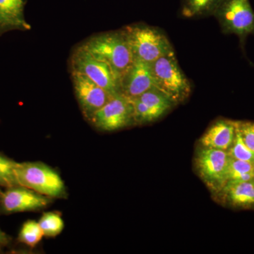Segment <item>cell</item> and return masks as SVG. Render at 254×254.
<instances>
[{"mask_svg": "<svg viewBox=\"0 0 254 254\" xmlns=\"http://www.w3.org/2000/svg\"><path fill=\"white\" fill-rule=\"evenodd\" d=\"M26 3V0H0V36L11 31L31 29L25 18Z\"/></svg>", "mask_w": 254, "mask_h": 254, "instance_id": "obj_15", "label": "cell"}, {"mask_svg": "<svg viewBox=\"0 0 254 254\" xmlns=\"http://www.w3.org/2000/svg\"><path fill=\"white\" fill-rule=\"evenodd\" d=\"M123 31L133 59L150 64L175 52L168 37L158 28L136 23L126 26Z\"/></svg>", "mask_w": 254, "mask_h": 254, "instance_id": "obj_2", "label": "cell"}, {"mask_svg": "<svg viewBox=\"0 0 254 254\" xmlns=\"http://www.w3.org/2000/svg\"><path fill=\"white\" fill-rule=\"evenodd\" d=\"M70 66L71 71L86 75L113 96L122 94L120 76L110 65L95 58L83 46H78L73 51Z\"/></svg>", "mask_w": 254, "mask_h": 254, "instance_id": "obj_5", "label": "cell"}, {"mask_svg": "<svg viewBox=\"0 0 254 254\" xmlns=\"http://www.w3.org/2000/svg\"><path fill=\"white\" fill-rule=\"evenodd\" d=\"M18 163L0 155V185L7 187L18 186L16 170Z\"/></svg>", "mask_w": 254, "mask_h": 254, "instance_id": "obj_20", "label": "cell"}, {"mask_svg": "<svg viewBox=\"0 0 254 254\" xmlns=\"http://www.w3.org/2000/svg\"><path fill=\"white\" fill-rule=\"evenodd\" d=\"M81 46L95 58L110 65L120 78L133 61L123 30L91 37Z\"/></svg>", "mask_w": 254, "mask_h": 254, "instance_id": "obj_1", "label": "cell"}, {"mask_svg": "<svg viewBox=\"0 0 254 254\" xmlns=\"http://www.w3.org/2000/svg\"><path fill=\"white\" fill-rule=\"evenodd\" d=\"M44 236L56 237L63 232L64 221L59 214L49 212L42 215L38 222Z\"/></svg>", "mask_w": 254, "mask_h": 254, "instance_id": "obj_18", "label": "cell"}, {"mask_svg": "<svg viewBox=\"0 0 254 254\" xmlns=\"http://www.w3.org/2000/svg\"><path fill=\"white\" fill-rule=\"evenodd\" d=\"M222 0H182L181 14L193 18L213 16Z\"/></svg>", "mask_w": 254, "mask_h": 254, "instance_id": "obj_16", "label": "cell"}, {"mask_svg": "<svg viewBox=\"0 0 254 254\" xmlns=\"http://www.w3.org/2000/svg\"><path fill=\"white\" fill-rule=\"evenodd\" d=\"M228 153L225 150L200 146L195 150L194 167L198 177L214 195L227 183Z\"/></svg>", "mask_w": 254, "mask_h": 254, "instance_id": "obj_7", "label": "cell"}, {"mask_svg": "<svg viewBox=\"0 0 254 254\" xmlns=\"http://www.w3.org/2000/svg\"><path fill=\"white\" fill-rule=\"evenodd\" d=\"M18 186L26 187L48 197H61L65 186L59 174L41 163H18L16 170Z\"/></svg>", "mask_w": 254, "mask_h": 254, "instance_id": "obj_4", "label": "cell"}, {"mask_svg": "<svg viewBox=\"0 0 254 254\" xmlns=\"http://www.w3.org/2000/svg\"><path fill=\"white\" fill-rule=\"evenodd\" d=\"M227 182H246L254 180V164L230 157L227 167Z\"/></svg>", "mask_w": 254, "mask_h": 254, "instance_id": "obj_17", "label": "cell"}, {"mask_svg": "<svg viewBox=\"0 0 254 254\" xmlns=\"http://www.w3.org/2000/svg\"><path fill=\"white\" fill-rule=\"evenodd\" d=\"M237 128L245 144L254 151V123L237 121Z\"/></svg>", "mask_w": 254, "mask_h": 254, "instance_id": "obj_22", "label": "cell"}, {"mask_svg": "<svg viewBox=\"0 0 254 254\" xmlns=\"http://www.w3.org/2000/svg\"><path fill=\"white\" fill-rule=\"evenodd\" d=\"M236 131L237 121L218 119L203 133L199 145L227 151L235 140Z\"/></svg>", "mask_w": 254, "mask_h": 254, "instance_id": "obj_14", "label": "cell"}, {"mask_svg": "<svg viewBox=\"0 0 254 254\" xmlns=\"http://www.w3.org/2000/svg\"><path fill=\"white\" fill-rule=\"evenodd\" d=\"M50 197L21 186L9 187L1 196L3 208L8 213L31 211L45 208Z\"/></svg>", "mask_w": 254, "mask_h": 254, "instance_id": "obj_11", "label": "cell"}, {"mask_svg": "<svg viewBox=\"0 0 254 254\" xmlns=\"http://www.w3.org/2000/svg\"><path fill=\"white\" fill-rule=\"evenodd\" d=\"M44 236L38 222L28 220L23 224L19 232V240L25 245L31 247H36Z\"/></svg>", "mask_w": 254, "mask_h": 254, "instance_id": "obj_19", "label": "cell"}, {"mask_svg": "<svg viewBox=\"0 0 254 254\" xmlns=\"http://www.w3.org/2000/svg\"><path fill=\"white\" fill-rule=\"evenodd\" d=\"M89 122L97 129L108 132L135 126L133 103L123 94L115 95L93 115Z\"/></svg>", "mask_w": 254, "mask_h": 254, "instance_id": "obj_8", "label": "cell"}, {"mask_svg": "<svg viewBox=\"0 0 254 254\" xmlns=\"http://www.w3.org/2000/svg\"><path fill=\"white\" fill-rule=\"evenodd\" d=\"M136 125L153 123L177 105L170 97L153 87L131 100Z\"/></svg>", "mask_w": 254, "mask_h": 254, "instance_id": "obj_9", "label": "cell"}, {"mask_svg": "<svg viewBox=\"0 0 254 254\" xmlns=\"http://www.w3.org/2000/svg\"><path fill=\"white\" fill-rule=\"evenodd\" d=\"M153 84L177 104L189 98L191 92L190 80L180 67L175 52L149 64Z\"/></svg>", "mask_w": 254, "mask_h": 254, "instance_id": "obj_3", "label": "cell"}, {"mask_svg": "<svg viewBox=\"0 0 254 254\" xmlns=\"http://www.w3.org/2000/svg\"><path fill=\"white\" fill-rule=\"evenodd\" d=\"M120 86L122 94L131 100L155 87L149 64L133 59L129 67L122 75Z\"/></svg>", "mask_w": 254, "mask_h": 254, "instance_id": "obj_12", "label": "cell"}, {"mask_svg": "<svg viewBox=\"0 0 254 254\" xmlns=\"http://www.w3.org/2000/svg\"><path fill=\"white\" fill-rule=\"evenodd\" d=\"M213 16L225 34L236 35L242 41L254 34V11L250 0H222Z\"/></svg>", "mask_w": 254, "mask_h": 254, "instance_id": "obj_6", "label": "cell"}, {"mask_svg": "<svg viewBox=\"0 0 254 254\" xmlns=\"http://www.w3.org/2000/svg\"><path fill=\"white\" fill-rule=\"evenodd\" d=\"M227 153L232 158L254 164V151L245 144L237 128L235 140Z\"/></svg>", "mask_w": 254, "mask_h": 254, "instance_id": "obj_21", "label": "cell"}, {"mask_svg": "<svg viewBox=\"0 0 254 254\" xmlns=\"http://www.w3.org/2000/svg\"><path fill=\"white\" fill-rule=\"evenodd\" d=\"M220 204L230 208L254 209V180L246 182H227L218 193L213 195Z\"/></svg>", "mask_w": 254, "mask_h": 254, "instance_id": "obj_13", "label": "cell"}, {"mask_svg": "<svg viewBox=\"0 0 254 254\" xmlns=\"http://www.w3.org/2000/svg\"><path fill=\"white\" fill-rule=\"evenodd\" d=\"M71 77L78 105L85 118L89 121L114 96L86 75L71 71Z\"/></svg>", "mask_w": 254, "mask_h": 254, "instance_id": "obj_10", "label": "cell"}, {"mask_svg": "<svg viewBox=\"0 0 254 254\" xmlns=\"http://www.w3.org/2000/svg\"><path fill=\"white\" fill-rule=\"evenodd\" d=\"M4 235L2 232H1V230H0V244H1V242H4Z\"/></svg>", "mask_w": 254, "mask_h": 254, "instance_id": "obj_23", "label": "cell"}]
</instances>
